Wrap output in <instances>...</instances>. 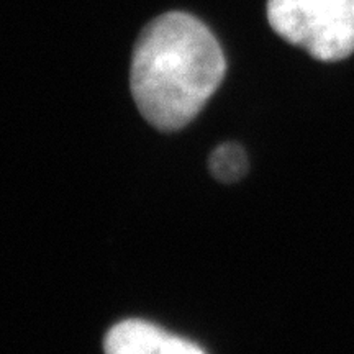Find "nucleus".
<instances>
[{
	"instance_id": "39448f33",
	"label": "nucleus",
	"mask_w": 354,
	"mask_h": 354,
	"mask_svg": "<svg viewBox=\"0 0 354 354\" xmlns=\"http://www.w3.org/2000/svg\"><path fill=\"white\" fill-rule=\"evenodd\" d=\"M158 354H205L203 349H201L197 344L187 342V339L176 338V336H169L166 339L165 346Z\"/></svg>"
},
{
	"instance_id": "f257e3e1",
	"label": "nucleus",
	"mask_w": 354,
	"mask_h": 354,
	"mask_svg": "<svg viewBox=\"0 0 354 354\" xmlns=\"http://www.w3.org/2000/svg\"><path fill=\"white\" fill-rule=\"evenodd\" d=\"M225 73L227 61L214 33L189 13L167 12L136 39L131 95L149 125L177 131L201 113Z\"/></svg>"
},
{
	"instance_id": "20e7f679",
	"label": "nucleus",
	"mask_w": 354,
	"mask_h": 354,
	"mask_svg": "<svg viewBox=\"0 0 354 354\" xmlns=\"http://www.w3.org/2000/svg\"><path fill=\"white\" fill-rule=\"evenodd\" d=\"M209 166L212 176L225 184L240 180L248 171L246 151L236 143H225L210 154Z\"/></svg>"
},
{
	"instance_id": "7ed1b4c3",
	"label": "nucleus",
	"mask_w": 354,
	"mask_h": 354,
	"mask_svg": "<svg viewBox=\"0 0 354 354\" xmlns=\"http://www.w3.org/2000/svg\"><path fill=\"white\" fill-rule=\"evenodd\" d=\"M169 336L153 323L133 318L110 328L104 339V351L105 354H158Z\"/></svg>"
},
{
	"instance_id": "f03ea898",
	"label": "nucleus",
	"mask_w": 354,
	"mask_h": 354,
	"mask_svg": "<svg viewBox=\"0 0 354 354\" xmlns=\"http://www.w3.org/2000/svg\"><path fill=\"white\" fill-rule=\"evenodd\" d=\"M269 25L318 61L354 53V0H268Z\"/></svg>"
}]
</instances>
